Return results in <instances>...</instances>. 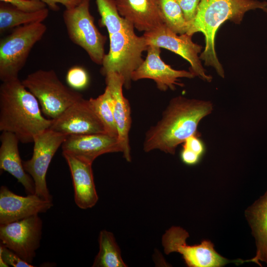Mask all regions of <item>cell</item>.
<instances>
[{"instance_id": "obj_1", "label": "cell", "mask_w": 267, "mask_h": 267, "mask_svg": "<svg viewBox=\"0 0 267 267\" xmlns=\"http://www.w3.org/2000/svg\"><path fill=\"white\" fill-rule=\"evenodd\" d=\"M213 110L209 100L173 98L162 113L161 119L146 132L143 142L145 152L158 149L174 155L177 147L190 136L200 134L198 125Z\"/></svg>"}, {"instance_id": "obj_2", "label": "cell", "mask_w": 267, "mask_h": 267, "mask_svg": "<svg viewBox=\"0 0 267 267\" xmlns=\"http://www.w3.org/2000/svg\"><path fill=\"white\" fill-rule=\"evenodd\" d=\"M51 119L42 114L34 94L19 78L0 86V131L15 134L20 142H33L36 135L48 129Z\"/></svg>"}, {"instance_id": "obj_3", "label": "cell", "mask_w": 267, "mask_h": 267, "mask_svg": "<svg viewBox=\"0 0 267 267\" xmlns=\"http://www.w3.org/2000/svg\"><path fill=\"white\" fill-rule=\"evenodd\" d=\"M260 9L267 12V2L257 0H201L196 15L190 24L187 34H203L205 47L199 56L205 65L213 67L221 77L224 71L215 51V39L221 25L227 20L236 24L242 21L245 13Z\"/></svg>"}, {"instance_id": "obj_4", "label": "cell", "mask_w": 267, "mask_h": 267, "mask_svg": "<svg viewBox=\"0 0 267 267\" xmlns=\"http://www.w3.org/2000/svg\"><path fill=\"white\" fill-rule=\"evenodd\" d=\"M130 23L122 30L109 35L110 47L104 56L100 72L105 76L116 73L124 79V87H131L132 76L144 60L142 53L148 45L144 37L137 36Z\"/></svg>"}, {"instance_id": "obj_5", "label": "cell", "mask_w": 267, "mask_h": 267, "mask_svg": "<svg viewBox=\"0 0 267 267\" xmlns=\"http://www.w3.org/2000/svg\"><path fill=\"white\" fill-rule=\"evenodd\" d=\"M22 83L36 97L43 113L50 119H55L83 98L80 93L65 86L53 70H37Z\"/></svg>"}, {"instance_id": "obj_6", "label": "cell", "mask_w": 267, "mask_h": 267, "mask_svg": "<svg viewBox=\"0 0 267 267\" xmlns=\"http://www.w3.org/2000/svg\"><path fill=\"white\" fill-rule=\"evenodd\" d=\"M42 22L24 25L14 28L0 41V79L2 82L18 78L30 52L46 31Z\"/></svg>"}, {"instance_id": "obj_7", "label": "cell", "mask_w": 267, "mask_h": 267, "mask_svg": "<svg viewBox=\"0 0 267 267\" xmlns=\"http://www.w3.org/2000/svg\"><path fill=\"white\" fill-rule=\"evenodd\" d=\"M91 0H81L75 7L66 8L63 18L70 40L82 47L94 63L101 65L107 41L94 24L89 10Z\"/></svg>"}, {"instance_id": "obj_8", "label": "cell", "mask_w": 267, "mask_h": 267, "mask_svg": "<svg viewBox=\"0 0 267 267\" xmlns=\"http://www.w3.org/2000/svg\"><path fill=\"white\" fill-rule=\"evenodd\" d=\"M188 237V232L180 226H173L167 229L162 237L165 253L180 254L189 267H222L230 263L239 265L246 262L241 259L229 260L222 257L208 240H204L199 244L188 245L186 239Z\"/></svg>"}, {"instance_id": "obj_9", "label": "cell", "mask_w": 267, "mask_h": 267, "mask_svg": "<svg viewBox=\"0 0 267 267\" xmlns=\"http://www.w3.org/2000/svg\"><path fill=\"white\" fill-rule=\"evenodd\" d=\"M68 135L48 129L36 135L31 158L23 161L26 172L32 178L35 194L41 198L52 201L47 186L46 175L51 161Z\"/></svg>"}, {"instance_id": "obj_10", "label": "cell", "mask_w": 267, "mask_h": 267, "mask_svg": "<svg viewBox=\"0 0 267 267\" xmlns=\"http://www.w3.org/2000/svg\"><path fill=\"white\" fill-rule=\"evenodd\" d=\"M43 222L38 215L0 224L1 244L31 264L40 246Z\"/></svg>"}, {"instance_id": "obj_11", "label": "cell", "mask_w": 267, "mask_h": 267, "mask_svg": "<svg viewBox=\"0 0 267 267\" xmlns=\"http://www.w3.org/2000/svg\"><path fill=\"white\" fill-rule=\"evenodd\" d=\"M143 36L148 45L169 50L187 60L195 76L208 82L212 81V77L207 74L198 55L202 47L192 41V35L187 33L178 35L163 24L144 32Z\"/></svg>"}, {"instance_id": "obj_12", "label": "cell", "mask_w": 267, "mask_h": 267, "mask_svg": "<svg viewBox=\"0 0 267 267\" xmlns=\"http://www.w3.org/2000/svg\"><path fill=\"white\" fill-rule=\"evenodd\" d=\"M49 129L66 135L106 133L89 100L84 98L70 105L55 119H51Z\"/></svg>"}, {"instance_id": "obj_13", "label": "cell", "mask_w": 267, "mask_h": 267, "mask_svg": "<svg viewBox=\"0 0 267 267\" xmlns=\"http://www.w3.org/2000/svg\"><path fill=\"white\" fill-rule=\"evenodd\" d=\"M146 51L145 59L132 74V81L153 80L157 88L164 91L168 89L174 90L177 85L182 86L179 82V78L191 79L195 77L190 71L175 70L165 63L160 56L161 48L148 45Z\"/></svg>"}, {"instance_id": "obj_14", "label": "cell", "mask_w": 267, "mask_h": 267, "mask_svg": "<svg viewBox=\"0 0 267 267\" xmlns=\"http://www.w3.org/2000/svg\"><path fill=\"white\" fill-rule=\"evenodd\" d=\"M61 146L62 154L90 164L102 154L122 152L118 138L106 133L69 135Z\"/></svg>"}, {"instance_id": "obj_15", "label": "cell", "mask_w": 267, "mask_h": 267, "mask_svg": "<svg viewBox=\"0 0 267 267\" xmlns=\"http://www.w3.org/2000/svg\"><path fill=\"white\" fill-rule=\"evenodd\" d=\"M52 206V201L44 200L35 194L20 196L2 185L0 188V224L45 213Z\"/></svg>"}, {"instance_id": "obj_16", "label": "cell", "mask_w": 267, "mask_h": 267, "mask_svg": "<svg viewBox=\"0 0 267 267\" xmlns=\"http://www.w3.org/2000/svg\"><path fill=\"white\" fill-rule=\"evenodd\" d=\"M105 77L106 87L109 89L112 96L113 114L118 133V138L123 157L127 161L131 162L129 132L132 118L129 101L123 93L124 79L116 73H109Z\"/></svg>"}, {"instance_id": "obj_17", "label": "cell", "mask_w": 267, "mask_h": 267, "mask_svg": "<svg viewBox=\"0 0 267 267\" xmlns=\"http://www.w3.org/2000/svg\"><path fill=\"white\" fill-rule=\"evenodd\" d=\"M68 165L72 179L74 200L82 209L93 207L97 202L92 164L66 154H62Z\"/></svg>"}, {"instance_id": "obj_18", "label": "cell", "mask_w": 267, "mask_h": 267, "mask_svg": "<svg viewBox=\"0 0 267 267\" xmlns=\"http://www.w3.org/2000/svg\"><path fill=\"white\" fill-rule=\"evenodd\" d=\"M121 16L139 31L148 32L164 24L158 0H115Z\"/></svg>"}, {"instance_id": "obj_19", "label": "cell", "mask_w": 267, "mask_h": 267, "mask_svg": "<svg viewBox=\"0 0 267 267\" xmlns=\"http://www.w3.org/2000/svg\"><path fill=\"white\" fill-rule=\"evenodd\" d=\"M0 169L16 178L27 194H35V185L31 176L25 170L20 156L17 136L10 132H2L0 136Z\"/></svg>"}, {"instance_id": "obj_20", "label": "cell", "mask_w": 267, "mask_h": 267, "mask_svg": "<svg viewBox=\"0 0 267 267\" xmlns=\"http://www.w3.org/2000/svg\"><path fill=\"white\" fill-rule=\"evenodd\" d=\"M257 247L256 256L247 262L261 266L260 261L267 264V191L245 211Z\"/></svg>"}, {"instance_id": "obj_21", "label": "cell", "mask_w": 267, "mask_h": 267, "mask_svg": "<svg viewBox=\"0 0 267 267\" xmlns=\"http://www.w3.org/2000/svg\"><path fill=\"white\" fill-rule=\"evenodd\" d=\"M47 8L35 11L26 12L9 3L0 2V33L20 26L43 22L48 16Z\"/></svg>"}, {"instance_id": "obj_22", "label": "cell", "mask_w": 267, "mask_h": 267, "mask_svg": "<svg viewBox=\"0 0 267 267\" xmlns=\"http://www.w3.org/2000/svg\"><path fill=\"white\" fill-rule=\"evenodd\" d=\"M99 251L95 256L93 267H126L120 249L114 234L105 229L100 231L98 236Z\"/></svg>"}, {"instance_id": "obj_23", "label": "cell", "mask_w": 267, "mask_h": 267, "mask_svg": "<svg viewBox=\"0 0 267 267\" xmlns=\"http://www.w3.org/2000/svg\"><path fill=\"white\" fill-rule=\"evenodd\" d=\"M89 100L103 124L106 133L118 138V133L113 114L112 99L108 88L106 87L102 94L96 98H90Z\"/></svg>"}, {"instance_id": "obj_24", "label": "cell", "mask_w": 267, "mask_h": 267, "mask_svg": "<svg viewBox=\"0 0 267 267\" xmlns=\"http://www.w3.org/2000/svg\"><path fill=\"white\" fill-rule=\"evenodd\" d=\"M164 24L177 34L187 33L189 28L176 0H158Z\"/></svg>"}, {"instance_id": "obj_25", "label": "cell", "mask_w": 267, "mask_h": 267, "mask_svg": "<svg viewBox=\"0 0 267 267\" xmlns=\"http://www.w3.org/2000/svg\"><path fill=\"white\" fill-rule=\"evenodd\" d=\"M101 18L100 25L105 27L109 35L118 32L130 23L120 14L115 0H95Z\"/></svg>"}, {"instance_id": "obj_26", "label": "cell", "mask_w": 267, "mask_h": 267, "mask_svg": "<svg viewBox=\"0 0 267 267\" xmlns=\"http://www.w3.org/2000/svg\"><path fill=\"white\" fill-rule=\"evenodd\" d=\"M66 80L69 86L75 90L84 89L89 82V77L87 71L79 66H75L69 69Z\"/></svg>"}, {"instance_id": "obj_27", "label": "cell", "mask_w": 267, "mask_h": 267, "mask_svg": "<svg viewBox=\"0 0 267 267\" xmlns=\"http://www.w3.org/2000/svg\"><path fill=\"white\" fill-rule=\"evenodd\" d=\"M33 267L30 264L21 258L13 251L0 244V267Z\"/></svg>"}, {"instance_id": "obj_28", "label": "cell", "mask_w": 267, "mask_h": 267, "mask_svg": "<svg viewBox=\"0 0 267 267\" xmlns=\"http://www.w3.org/2000/svg\"><path fill=\"white\" fill-rule=\"evenodd\" d=\"M26 12H35L46 8V4L40 0H0Z\"/></svg>"}, {"instance_id": "obj_29", "label": "cell", "mask_w": 267, "mask_h": 267, "mask_svg": "<svg viewBox=\"0 0 267 267\" xmlns=\"http://www.w3.org/2000/svg\"><path fill=\"white\" fill-rule=\"evenodd\" d=\"M180 6L186 21L189 25L193 22L196 15L201 0H176Z\"/></svg>"}, {"instance_id": "obj_30", "label": "cell", "mask_w": 267, "mask_h": 267, "mask_svg": "<svg viewBox=\"0 0 267 267\" xmlns=\"http://www.w3.org/2000/svg\"><path fill=\"white\" fill-rule=\"evenodd\" d=\"M200 136L201 134H194L187 138L183 143L182 148L202 158L205 153L206 148Z\"/></svg>"}, {"instance_id": "obj_31", "label": "cell", "mask_w": 267, "mask_h": 267, "mask_svg": "<svg viewBox=\"0 0 267 267\" xmlns=\"http://www.w3.org/2000/svg\"><path fill=\"white\" fill-rule=\"evenodd\" d=\"M46 4L53 11H58L59 7L58 4H61L66 8H71L75 7L80 2L81 0H40Z\"/></svg>"}]
</instances>
